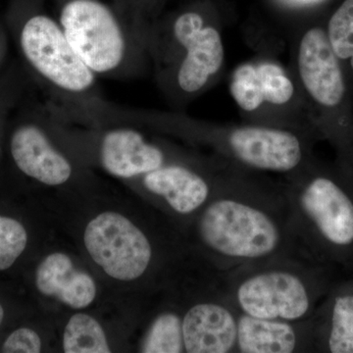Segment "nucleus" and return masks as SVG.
<instances>
[{"instance_id": "10", "label": "nucleus", "mask_w": 353, "mask_h": 353, "mask_svg": "<svg viewBox=\"0 0 353 353\" xmlns=\"http://www.w3.org/2000/svg\"><path fill=\"white\" fill-rule=\"evenodd\" d=\"M83 241L95 263L116 280L141 278L152 261L153 248L148 236L119 213L97 216L88 223Z\"/></svg>"}, {"instance_id": "2", "label": "nucleus", "mask_w": 353, "mask_h": 353, "mask_svg": "<svg viewBox=\"0 0 353 353\" xmlns=\"http://www.w3.org/2000/svg\"><path fill=\"white\" fill-rule=\"evenodd\" d=\"M101 124L145 126L204 146L212 155L243 170L281 179L312 160L315 134L299 130L250 124H217L180 111L124 108L103 101L95 110Z\"/></svg>"}, {"instance_id": "3", "label": "nucleus", "mask_w": 353, "mask_h": 353, "mask_svg": "<svg viewBox=\"0 0 353 353\" xmlns=\"http://www.w3.org/2000/svg\"><path fill=\"white\" fill-rule=\"evenodd\" d=\"M150 66L155 82L174 111L219 82L226 63L223 20L213 0H192L150 27Z\"/></svg>"}, {"instance_id": "14", "label": "nucleus", "mask_w": 353, "mask_h": 353, "mask_svg": "<svg viewBox=\"0 0 353 353\" xmlns=\"http://www.w3.org/2000/svg\"><path fill=\"white\" fill-rule=\"evenodd\" d=\"M19 114L9 138V152L15 166L43 185L57 187L68 183L75 169L51 138L43 104L22 109Z\"/></svg>"}, {"instance_id": "5", "label": "nucleus", "mask_w": 353, "mask_h": 353, "mask_svg": "<svg viewBox=\"0 0 353 353\" xmlns=\"http://www.w3.org/2000/svg\"><path fill=\"white\" fill-rule=\"evenodd\" d=\"M6 28L26 70L46 94V102L75 105L102 97L99 78L77 54L44 0H12Z\"/></svg>"}, {"instance_id": "26", "label": "nucleus", "mask_w": 353, "mask_h": 353, "mask_svg": "<svg viewBox=\"0 0 353 353\" xmlns=\"http://www.w3.org/2000/svg\"><path fill=\"white\" fill-rule=\"evenodd\" d=\"M290 1L289 3H292L294 6H299L301 4L309 3V2L313 1V0H288Z\"/></svg>"}, {"instance_id": "11", "label": "nucleus", "mask_w": 353, "mask_h": 353, "mask_svg": "<svg viewBox=\"0 0 353 353\" xmlns=\"http://www.w3.org/2000/svg\"><path fill=\"white\" fill-rule=\"evenodd\" d=\"M231 165L214 155L189 157L145 174L141 183L176 214L194 217L214 196Z\"/></svg>"}, {"instance_id": "25", "label": "nucleus", "mask_w": 353, "mask_h": 353, "mask_svg": "<svg viewBox=\"0 0 353 353\" xmlns=\"http://www.w3.org/2000/svg\"><path fill=\"white\" fill-rule=\"evenodd\" d=\"M7 50H8V39L6 27L0 24V70L6 60Z\"/></svg>"}, {"instance_id": "21", "label": "nucleus", "mask_w": 353, "mask_h": 353, "mask_svg": "<svg viewBox=\"0 0 353 353\" xmlns=\"http://www.w3.org/2000/svg\"><path fill=\"white\" fill-rule=\"evenodd\" d=\"M27 243V231L19 221L0 215V271L17 261Z\"/></svg>"}, {"instance_id": "24", "label": "nucleus", "mask_w": 353, "mask_h": 353, "mask_svg": "<svg viewBox=\"0 0 353 353\" xmlns=\"http://www.w3.org/2000/svg\"><path fill=\"white\" fill-rule=\"evenodd\" d=\"M41 350V340L39 334L30 328L16 330L2 345V352L6 353H39Z\"/></svg>"}, {"instance_id": "22", "label": "nucleus", "mask_w": 353, "mask_h": 353, "mask_svg": "<svg viewBox=\"0 0 353 353\" xmlns=\"http://www.w3.org/2000/svg\"><path fill=\"white\" fill-rule=\"evenodd\" d=\"M23 92V82L17 71L7 72L0 78V150L1 130L9 114H12L19 104Z\"/></svg>"}, {"instance_id": "12", "label": "nucleus", "mask_w": 353, "mask_h": 353, "mask_svg": "<svg viewBox=\"0 0 353 353\" xmlns=\"http://www.w3.org/2000/svg\"><path fill=\"white\" fill-rule=\"evenodd\" d=\"M239 310L225 287L223 272L213 269L201 299L183 313L188 353H236Z\"/></svg>"}, {"instance_id": "1", "label": "nucleus", "mask_w": 353, "mask_h": 353, "mask_svg": "<svg viewBox=\"0 0 353 353\" xmlns=\"http://www.w3.org/2000/svg\"><path fill=\"white\" fill-rule=\"evenodd\" d=\"M192 224L201 259L221 272L306 257L297 243L282 182L234 165Z\"/></svg>"}, {"instance_id": "9", "label": "nucleus", "mask_w": 353, "mask_h": 353, "mask_svg": "<svg viewBox=\"0 0 353 353\" xmlns=\"http://www.w3.org/2000/svg\"><path fill=\"white\" fill-rule=\"evenodd\" d=\"M290 70L303 92L316 130H328L329 118L341 114L345 108L347 85L343 65L332 48L326 28L306 26L296 32Z\"/></svg>"}, {"instance_id": "19", "label": "nucleus", "mask_w": 353, "mask_h": 353, "mask_svg": "<svg viewBox=\"0 0 353 353\" xmlns=\"http://www.w3.org/2000/svg\"><path fill=\"white\" fill-rule=\"evenodd\" d=\"M143 353H183V314L174 310L159 313L148 327L141 341Z\"/></svg>"}, {"instance_id": "18", "label": "nucleus", "mask_w": 353, "mask_h": 353, "mask_svg": "<svg viewBox=\"0 0 353 353\" xmlns=\"http://www.w3.org/2000/svg\"><path fill=\"white\" fill-rule=\"evenodd\" d=\"M63 350L66 353L111 352L101 324L85 313H78L70 318L64 330Z\"/></svg>"}, {"instance_id": "7", "label": "nucleus", "mask_w": 353, "mask_h": 353, "mask_svg": "<svg viewBox=\"0 0 353 353\" xmlns=\"http://www.w3.org/2000/svg\"><path fill=\"white\" fill-rule=\"evenodd\" d=\"M223 278L236 309L263 319L307 320L325 289L320 264L303 256L240 267L223 272Z\"/></svg>"}, {"instance_id": "27", "label": "nucleus", "mask_w": 353, "mask_h": 353, "mask_svg": "<svg viewBox=\"0 0 353 353\" xmlns=\"http://www.w3.org/2000/svg\"><path fill=\"white\" fill-rule=\"evenodd\" d=\"M4 319V309L2 307L1 304H0V326H1L2 322H3Z\"/></svg>"}, {"instance_id": "16", "label": "nucleus", "mask_w": 353, "mask_h": 353, "mask_svg": "<svg viewBox=\"0 0 353 353\" xmlns=\"http://www.w3.org/2000/svg\"><path fill=\"white\" fill-rule=\"evenodd\" d=\"M36 285L44 296L57 297L75 309L88 307L97 296L94 279L76 269L64 253H52L43 260L37 269Z\"/></svg>"}, {"instance_id": "6", "label": "nucleus", "mask_w": 353, "mask_h": 353, "mask_svg": "<svg viewBox=\"0 0 353 353\" xmlns=\"http://www.w3.org/2000/svg\"><path fill=\"white\" fill-rule=\"evenodd\" d=\"M301 252L320 264L353 250V197L313 159L281 179Z\"/></svg>"}, {"instance_id": "4", "label": "nucleus", "mask_w": 353, "mask_h": 353, "mask_svg": "<svg viewBox=\"0 0 353 353\" xmlns=\"http://www.w3.org/2000/svg\"><path fill=\"white\" fill-rule=\"evenodd\" d=\"M57 20L79 57L97 78L129 80L148 73L152 24L111 0H55Z\"/></svg>"}, {"instance_id": "20", "label": "nucleus", "mask_w": 353, "mask_h": 353, "mask_svg": "<svg viewBox=\"0 0 353 353\" xmlns=\"http://www.w3.org/2000/svg\"><path fill=\"white\" fill-rule=\"evenodd\" d=\"M325 28L341 65L347 63L353 72V0H343Z\"/></svg>"}, {"instance_id": "8", "label": "nucleus", "mask_w": 353, "mask_h": 353, "mask_svg": "<svg viewBox=\"0 0 353 353\" xmlns=\"http://www.w3.org/2000/svg\"><path fill=\"white\" fill-rule=\"evenodd\" d=\"M229 92L245 123L316 134L296 77L270 54L239 64L230 76Z\"/></svg>"}, {"instance_id": "15", "label": "nucleus", "mask_w": 353, "mask_h": 353, "mask_svg": "<svg viewBox=\"0 0 353 353\" xmlns=\"http://www.w3.org/2000/svg\"><path fill=\"white\" fill-rule=\"evenodd\" d=\"M310 318L304 321L263 319L239 311L236 353L312 352Z\"/></svg>"}, {"instance_id": "23", "label": "nucleus", "mask_w": 353, "mask_h": 353, "mask_svg": "<svg viewBox=\"0 0 353 353\" xmlns=\"http://www.w3.org/2000/svg\"><path fill=\"white\" fill-rule=\"evenodd\" d=\"M132 17L152 24L163 13L167 0H111Z\"/></svg>"}, {"instance_id": "13", "label": "nucleus", "mask_w": 353, "mask_h": 353, "mask_svg": "<svg viewBox=\"0 0 353 353\" xmlns=\"http://www.w3.org/2000/svg\"><path fill=\"white\" fill-rule=\"evenodd\" d=\"M92 125L99 129L80 134L79 138L94 146L95 157L101 168L117 178H141L164 165L185 159L181 153L170 152L164 145L150 141L134 126Z\"/></svg>"}, {"instance_id": "17", "label": "nucleus", "mask_w": 353, "mask_h": 353, "mask_svg": "<svg viewBox=\"0 0 353 353\" xmlns=\"http://www.w3.org/2000/svg\"><path fill=\"white\" fill-rule=\"evenodd\" d=\"M313 314L326 321L310 318L313 350L353 353V292H338L329 301L326 314L316 309Z\"/></svg>"}]
</instances>
